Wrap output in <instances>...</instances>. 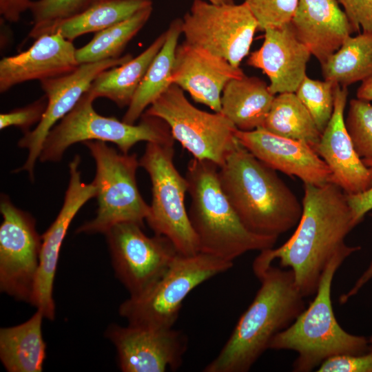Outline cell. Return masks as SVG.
<instances>
[{"label": "cell", "mask_w": 372, "mask_h": 372, "mask_svg": "<svg viewBox=\"0 0 372 372\" xmlns=\"http://www.w3.org/2000/svg\"><path fill=\"white\" fill-rule=\"evenodd\" d=\"M234 262L198 252L178 254L163 275L145 293L130 297L118 313L128 324L152 329H170L176 323L187 295L209 279L229 270Z\"/></svg>", "instance_id": "obj_6"}, {"label": "cell", "mask_w": 372, "mask_h": 372, "mask_svg": "<svg viewBox=\"0 0 372 372\" xmlns=\"http://www.w3.org/2000/svg\"><path fill=\"white\" fill-rule=\"evenodd\" d=\"M360 249V247L355 246L332 258L308 307L288 328L271 340L269 349L297 353L293 371L309 372L333 356L360 354L370 349L365 337L352 335L341 327L334 315L331 297L336 271L351 254Z\"/></svg>", "instance_id": "obj_5"}, {"label": "cell", "mask_w": 372, "mask_h": 372, "mask_svg": "<svg viewBox=\"0 0 372 372\" xmlns=\"http://www.w3.org/2000/svg\"><path fill=\"white\" fill-rule=\"evenodd\" d=\"M291 24L320 65L355 32L337 0H300Z\"/></svg>", "instance_id": "obj_22"}, {"label": "cell", "mask_w": 372, "mask_h": 372, "mask_svg": "<svg viewBox=\"0 0 372 372\" xmlns=\"http://www.w3.org/2000/svg\"><path fill=\"white\" fill-rule=\"evenodd\" d=\"M321 68L324 80L342 87L372 76V33L350 36Z\"/></svg>", "instance_id": "obj_29"}, {"label": "cell", "mask_w": 372, "mask_h": 372, "mask_svg": "<svg viewBox=\"0 0 372 372\" xmlns=\"http://www.w3.org/2000/svg\"><path fill=\"white\" fill-rule=\"evenodd\" d=\"M167 32L143 52L128 61L101 72L87 92L94 99L107 98L119 107L129 106L151 63L163 47Z\"/></svg>", "instance_id": "obj_25"}, {"label": "cell", "mask_w": 372, "mask_h": 372, "mask_svg": "<svg viewBox=\"0 0 372 372\" xmlns=\"http://www.w3.org/2000/svg\"><path fill=\"white\" fill-rule=\"evenodd\" d=\"M105 336L116 347L123 372L176 371L183 363L188 339L180 330L112 324Z\"/></svg>", "instance_id": "obj_15"}, {"label": "cell", "mask_w": 372, "mask_h": 372, "mask_svg": "<svg viewBox=\"0 0 372 372\" xmlns=\"http://www.w3.org/2000/svg\"><path fill=\"white\" fill-rule=\"evenodd\" d=\"M152 10V6L147 7L125 20L96 32L88 43L76 50L78 63L119 57L127 44L147 22Z\"/></svg>", "instance_id": "obj_30"}, {"label": "cell", "mask_w": 372, "mask_h": 372, "mask_svg": "<svg viewBox=\"0 0 372 372\" xmlns=\"http://www.w3.org/2000/svg\"><path fill=\"white\" fill-rule=\"evenodd\" d=\"M357 99L371 101H372V76L362 81L356 93Z\"/></svg>", "instance_id": "obj_40"}, {"label": "cell", "mask_w": 372, "mask_h": 372, "mask_svg": "<svg viewBox=\"0 0 372 372\" xmlns=\"http://www.w3.org/2000/svg\"><path fill=\"white\" fill-rule=\"evenodd\" d=\"M337 85L333 81L312 79L306 76L295 92L321 133L333 114Z\"/></svg>", "instance_id": "obj_32"}, {"label": "cell", "mask_w": 372, "mask_h": 372, "mask_svg": "<svg viewBox=\"0 0 372 372\" xmlns=\"http://www.w3.org/2000/svg\"><path fill=\"white\" fill-rule=\"evenodd\" d=\"M42 313L27 321L0 329V360L8 372H41L46 357Z\"/></svg>", "instance_id": "obj_24"}, {"label": "cell", "mask_w": 372, "mask_h": 372, "mask_svg": "<svg viewBox=\"0 0 372 372\" xmlns=\"http://www.w3.org/2000/svg\"><path fill=\"white\" fill-rule=\"evenodd\" d=\"M318 372H372V347L360 354H342L324 361Z\"/></svg>", "instance_id": "obj_36"}, {"label": "cell", "mask_w": 372, "mask_h": 372, "mask_svg": "<svg viewBox=\"0 0 372 372\" xmlns=\"http://www.w3.org/2000/svg\"><path fill=\"white\" fill-rule=\"evenodd\" d=\"M106 0H38L31 2L29 10L33 18V27L29 37L43 35L56 24L78 15Z\"/></svg>", "instance_id": "obj_31"}, {"label": "cell", "mask_w": 372, "mask_h": 372, "mask_svg": "<svg viewBox=\"0 0 372 372\" xmlns=\"http://www.w3.org/2000/svg\"><path fill=\"white\" fill-rule=\"evenodd\" d=\"M165 41L147 69L122 121L134 124L172 84L175 52L182 34V19L171 21Z\"/></svg>", "instance_id": "obj_26"}, {"label": "cell", "mask_w": 372, "mask_h": 372, "mask_svg": "<svg viewBox=\"0 0 372 372\" xmlns=\"http://www.w3.org/2000/svg\"><path fill=\"white\" fill-rule=\"evenodd\" d=\"M260 128L282 137L304 142L314 149L322 136L309 112L295 92L275 96Z\"/></svg>", "instance_id": "obj_27"}, {"label": "cell", "mask_w": 372, "mask_h": 372, "mask_svg": "<svg viewBox=\"0 0 372 372\" xmlns=\"http://www.w3.org/2000/svg\"><path fill=\"white\" fill-rule=\"evenodd\" d=\"M143 114L164 121L174 140L194 158L207 160L218 167L239 143L237 128L222 113H210L192 105L184 91L172 83Z\"/></svg>", "instance_id": "obj_10"}, {"label": "cell", "mask_w": 372, "mask_h": 372, "mask_svg": "<svg viewBox=\"0 0 372 372\" xmlns=\"http://www.w3.org/2000/svg\"><path fill=\"white\" fill-rule=\"evenodd\" d=\"M76 48L59 33L43 34L27 50L0 61V92L33 80L43 81L74 71L79 65Z\"/></svg>", "instance_id": "obj_21"}, {"label": "cell", "mask_w": 372, "mask_h": 372, "mask_svg": "<svg viewBox=\"0 0 372 372\" xmlns=\"http://www.w3.org/2000/svg\"><path fill=\"white\" fill-rule=\"evenodd\" d=\"M0 211V289L30 303L39 266L42 239L34 218L2 194Z\"/></svg>", "instance_id": "obj_13"}, {"label": "cell", "mask_w": 372, "mask_h": 372, "mask_svg": "<svg viewBox=\"0 0 372 372\" xmlns=\"http://www.w3.org/2000/svg\"><path fill=\"white\" fill-rule=\"evenodd\" d=\"M369 343L370 346L372 347V335L371 336V338L369 340Z\"/></svg>", "instance_id": "obj_43"}, {"label": "cell", "mask_w": 372, "mask_h": 372, "mask_svg": "<svg viewBox=\"0 0 372 372\" xmlns=\"http://www.w3.org/2000/svg\"><path fill=\"white\" fill-rule=\"evenodd\" d=\"M174 142L147 143L139 166L149 174L152 202L146 221L154 234L167 237L184 256L198 254L199 245L185 205L188 182L176 169Z\"/></svg>", "instance_id": "obj_9"}, {"label": "cell", "mask_w": 372, "mask_h": 372, "mask_svg": "<svg viewBox=\"0 0 372 372\" xmlns=\"http://www.w3.org/2000/svg\"><path fill=\"white\" fill-rule=\"evenodd\" d=\"M80 163L79 155L69 163L70 179L63 205L55 220L41 236L39 266L30 304L50 320L55 316L53 287L62 243L74 216L96 196L93 182L87 184L82 180Z\"/></svg>", "instance_id": "obj_16"}, {"label": "cell", "mask_w": 372, "mask_h": 372, "mask_svg": "<svg viewBox=\"0 0 372 372\" xmlns=\"http://www.w3.org/2000/svg\"><path fill=\"white\" fill-rule=\"evenodd\" d=\"M345 125L361 158H372V105L359 99L349 102Z\"/></svg>", "instance_id": "obj_33"}, {"label": "cell", "mask_w": 372, "mask_h": 372, "mask_svg": "<svg viewBox=\"0 0 372 372\" xmlns=\"http://www.w3.org/2000/svg\"><path fill=\"white\" fill-rule=\"evenodd\" d=\"M256 19L244 1L217 4L194 0L182 19L185 41L202 48L239 67L250 50Z\"/></svg>", "instance_id": "obj_11"}, {"label": "cell", "mask_w": 372, "mask_h": 372, "mask_svg": "<svg viewBox=\"0 0 372 372\" xmlns=\"http://www.w3.org/2000/svg\"><path fill=\"white\" fill-rule=\"evenodd\" d=\"M207 1L214 3H217V4L234 3V0H207Z\"/></svg>", "instance_id": "obj_42"}, {"label": "cell", "mask_w": 372, "mask_h": 372, "mask_svg": "<svg viewBox=\"0 0 372 372\" xmlns=\"http://www.w3.org/2000/svg\"><path fill=\"white\" fill-rule=\"evenodd\" d=\"M94 100L87 91L53 127L44 141L39 158L41 162H58L70 146L87 141L113 143L125 154L141 141L174 142L169 126L161 118L143 114L138 124H129L98 114L93 107Z\"/></svg>", "instance_id": "obj_7"}, {"label": "cell", "mask_w": 372, "mask_h": 372, "mask_svg": "<svg viewBox=\"0 0 372 372\" xmlns=\"http://www.w3.org/2000/svg\"><path fill=\"white\" fill-rule=\"evenodd\" d=\"M260 282L252 302L204 372H247L269 349L271 340L306 308L291 269L272 265L253 270Z\"/></svg>", "instance_id": "obj_2"}, {"label": "cell", "mask_w": 372, "mask_h": 372, "mask_svg": "<svg viewBox=\"0 0 372 372\" xmlns=\"http://www.w3.org/2000/svg\"><path fill=\"white\" fill-rule=\"evenodd\" d=\"M132 58L128 54L118 58L82 63L68 74L41 81V88L47 98V106L36 127L25 133L19 141V147L27 149L28 155L23 166L13 172L26 171L30 180H33L36 162L39 158L47 136L56 122L74 107L101 72L121 65Z\"/></svg>", "instance_id": "obj_14"}, {"label": "cell", "mask_w": 372, "mask_h": 372, "mask_svg": "<svg viewBox=\"0 0 372 372\" xmlns=\"http://www.w3.org/2000/svg\"><path fill=\"white\" fill-rule=\"evenodd\" d=\"M372 216V214H371ZM372 278V262L370 264L369 268L365 271V272L360 276L359 278V281L362 284H365L370 279Z\"/></svg>", "instance_id": "obj_41"}, {"label": "cell", "mask_w": 372, "mask_h": 372, "mask_svg": "<svg viewBox=\"0 0 372 372\" xmlns=\"http://www.w3.org/2000/svg\"><path fill=\"white\" fill-rule=\"evenodd\" d=\"M83 143L96 164L93 183L98 209L95 218L81 225L76 232L105 234L115 225L128 222L143 227L149 205L143 198L137 185V155L118 152L103 141H87Z\"/></svg>", "instance_id": "obj_8"}, {"label": "cell", "mask_w": 372, "mask_h": 372, "mask_svg": "<svg viewBox=\"0 0 372 372\" xmlns=\"http://www.w3.org/2000/svg\"><path fill=\"white\" fill-rule=\"evenodd\" d=\"M221 187L251 232L276 237L296 226L302 205L269 167L240 143L218 167Z\"/></svg>", "instance_id": "obj_3"}, {"label": "cell", "mask_w": 372, "mask_h": 372, "mask_svg": "<svg viewBox=\"0 0 372 372\" xmlns=\"http://www.w3.org/2000/svg\"><path fill=\"white\" fill-rule=\"evenodd\" d=\"M342 5L355 32L372 33V0H337Z\"/></svg>", "instance_id": "obj_37"}, {"label": "cell", "mask_w": 372, "mask_h": 372, "mask_svg": "<svg viewBox=\"0 0 372 372\" xmlns=\"http://www.w3.org/2000/svg\"><path fill=\"white\" fill-rule=\"evenodd\" d=\"M362 159L365 165L372 167V158ZM347 198L355 221L358 225L365 214L372 209V187L360 194H347Z\"/></svg>", "instance_id": "obj_38"}, {"label": "cell", "mask_w": 372, "mask_h": 372, "mask_svg": "<svg viewBox=\"0 0 372 372\" xmlns=\"http://www.w3.org/2000/svg\"><path fill=\"white\" fill-rule=\"evenodd\" d=\"M143 226L121 223L105 234L116 276L136 297L148 290L179 254L165 236H147Z\"/></svg>", "instance_id": "obj_12"}, {"label": "cell", "mask_w": 372, "mask_h": 372, "mask_svg": "<svg viewBox=\"0 0 372 372\" xmlns=\"http://www.w3.org/2000/svg\"><path fill=\"white\" fill-rule=\"evenodd\" d=\"M300 0H245L257 21L258 30L283 26L291 23Z\"/></svg>", "instance_id": "obj_34"}, {"label": "cell", "mask_w": 372, "mask_h": 372, "mask_svg": "<svg viewBox=\"0 0 372 372\" xmlns=\"http://www.w3.org/2000/svg\"><path fill=\"white\" fill-rule=\"evenodd\" d=\"M269 85L256 76L234 79L223 89L221 111L237 130L262 127L275 98Z\"/></svg>", "instance_id": "obj_23"}, {"label": "cell", "mask_w": 372, "mask_h": 372, "mask_svg": "<svg viewBox=\"0 0 372 372\" xmlns=\"http://www.w3.org/2000/svg\"><path fill=\"white\" fill-rule=\"evenodd\" d=\"M151 6L152 0H106L56 24L44 34L57 32L72 41L83 34L106 29Z\"/></svg>", "instance_id": "obj_28"}, {"label": "cell", "mask_w": 372, "mask_h": 372, "mask_svg": "<svg viewBox=\"0 0 372 372\" xmlns=\"http://www.w3.org/2000/svg\"><path fill=\"white\" fill-rule=\"evenodd\" d=\"M238 142L274 170L299 178L304 184L321 185L333 183L326 163L308 144L272 134L263 128L236 130Z\"/></svg>", "instance_id": "obj_17"}, {"label": "cell", "mask_w": 372, "mask_h": 372, "mask_svg": "<svg viewBox=\"0 0 372 372\" xmlns=\"http://www.w3.org/2000/svg\"><path fill=\"white\" fill-rule=\"evenodd\" d=\"M264 32L261 47L251 53L247 64L267 76L273 94L296 92L307 76L311 52L297 37L291 23Z\"/></svg>", "instance_id": "obj_20"}, {"label": "cell", "mask_w": 372, "mask_h": 372, "mask_svg": "<svg viewBox=\"0 0 372 372\" xmlns=\"http://www.w3.org/2000/svg\"><path fill=\"white\" fill-rule=\"evenodd\" d=\"M244 75L240 67L202 48L185 41L176 47L172 83L215 112L221 111V96L227 83Z\"/></svg>", "instance_id": "obj_18"}, {"label": "cell", "mask_w": 372, "mask_h": 372, "mask_svg": "<svg viewBox=\"0 0 372 372\" xmlns=\"http://www.w3.org/2000/svg\"><path fill=\"white\" fill-rule=\"evenodd\" d=\"M347 87L337 85L331 118L316 152L329 167L333 183L346 194L364 192L372 187V167L358 155L345 125Z\"/></svg>", "instance_id": "obj_19"}, {"label": "cell", "mask_w": 372, "mask_h": 372, "mask_svg": "<svg viewBox=\"0 0 372 372\" xmlns=\"http://www.w3.org/2000/svg\"><path fill=\"white\" fill-rule=\"evenodd\" d=\"M302 213L293 235L278 248L260 251L252 269H262L279 260L292 270L304 298L314 296L327 266L337 254L351 249L345 243L357 225L347 194L334 183L304 184Z\"/></svg>", "instance_id": "obj_1"}, {"label": "cell", "mask_w": 372, "mask_h": 372, "mask_svg": "<svg viewBox=\"0 0 372 372\" xmlns=\"http://www.w3.org/2000/svg\"><path fill=\"white\" fill-rule=\"evenodd\" d=\"M30 0H0V14L9 22H17L23 12L29 10Z\"/></svg>", "instance_id": "obj_39"}, {"label": "cell", "mask_w": 372, "mask_h": 372, "mask_svg": "<svg viewBox=\"0 0 372 372\" xmlns=\"http://www.w3.org/2000/svg\"><path fill=\"white\" fill-rule=\"evenodd\" d=\"M185 177L191 198L188 215L200 252L234 262L247 252L274 247L278 238L254 234L242 224L221 187L216 163L193 158Z\"/></svg>", "instance_id": "obj_4"}, {"label": "cell", "mask_w": 372, "mask_h": 372, "mask_svg": "<svg viewBox=\"0 0 372 372\" xmlns=\"http://www.w3.org/2000/svg\"><path fill=\"white\" fill-rule=\"evenodd\" d=\"M47 106V98L42 97L23 107L14 109L0 115V128L14 126L19 127L25 133L29 132L30 126L41 121Z\"/></svg>", "instance_id": "obj_35"}]
</instances>
